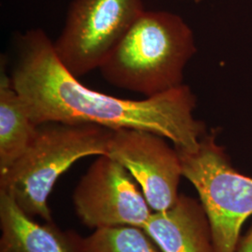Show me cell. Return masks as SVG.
<instances>
[{"instance_id": "6da1fadb", "label": "cell", "mask_w": 252, "mask_h": 252, "mask_svg": "<svg viewBox=\"0 0 252 252\" xmlns=\"http://www.w3.org/2000/svg\"><path fill=\"white\" fill-rule=\"evenodd\" d=\"M9 74L36 126L57 122L143 130L162 135L180 152L195 151L207 134L205 123L194 117L197 100L188 85L142 100L92 90L64 68L40 28L19 35Z\"/></svg>"}, {"instance_id": "7a4b0ae2", "label": "cell", "mask_w": 252, "mask_h": 252, "mask_svg": "<svg viewBox=\"0 0 252 252\" xmlns=\"http://www.w3.org/2000/svg\"><path fill=\"white\" fill-rule=\"evenodd\" d=\"M196 52L193 32L180 16L144 10L99 71L116 88L153 97L183 84L184 69Z\"/></svg>"}, {"instance_id": "3957f363", "label": "cell", "mask_w": 252, "mask_h": 252, "mask_svg": "<svg viewBox=\"0 0 252 252\" xmlns=\"http://www.w3.org/2000/svg\"><path fill=\"white\" fill-rule=\"evenodd\" d=\"M113 132L96 125H39L27 151L0 175V190L28 216L53 221L49 198L57 180L82 158L107 155Z\"/></svg>"}, {"instance_id": "277c9868", "label": "cell", "mask_w": 252, "mask_h": 252, "mask_svg": "<svg viewBox=\"0 0 252 252\" xmlns=\"http://www.w3.org/2000/svg\"><path fill=\"white\" fill-rule=\"evenodd\" d=\"M182 174L198 193L216 252H237L240 233L252 216V178L232 165L216 132L204 135L193 152H180Z\"/></svg>"}, {"instance_id": "5b68a950", "label": "cell", "mask_w": 252, "mask_h": 252, "mask_svg": "<svg viewBox=\"0 0 252 252\" xmlns=\"http://www.w3.org/2000/svg\"><path fill=\"white\" fill-rule=\"evenodd\" d=\"M144 10L142 0H73L54 52L80 79L99 69Z\"/></svg>"}, {"instance_id": "8992f818", "label": "cell", "mask_w": 252, "mask_h": 252, "mask_svg": "<svg viewBox=\"0 0 252 252\" xmlns=\"http://www.w3.org/2000/svg\"><path fill=\"white\" fill-rule=\"evenodd\" d=\"M76 215L97 230L117 226L144 228L153 213L135 179L108 155L97 156L73 191Z\"/></svg>"}, {"instance_id": "52a82bcc", "label": "cell", "mask_w": 252, "mask_h": 252, "mask_svg": "<svg viewBox=\"0 0 252 252\" xmlns=\"http://www.w3.org/2000/svg\"><path fill=\"white\" fill-rule=\"evenodd\" d=\"M165 139L143 130L119 129L113 132L107 154L132 175L153 212L177 202L183 177L180 154Z\"/></svg>"}, {"instance_id": "ba28073f", "label": "cell", "mask_w": 252, "mask_h": 252, "mask_svg": "<svg viewBox=\"0 0 252 252\" xmlns=\"http://www.w3.org/2000/svg\"><path fill=\"white\" fill-rule=\"evenodd\" d=\"M34 219L0 190V252H85L81 234Z\"/></svg>"}, {"instance_id": "9c48e42d", "label": "cell", "mask_w": 252, "mask_h": 252, "mask_svg": "<svg viewBox=\"0 0 252 252\" xmlns=\"http://www.w3.org/2000/svg\"><path fill=\"white\" fill-rule=\"evenodd\" d=\"M162 252H216L200 200L180 193L166 210L153 212L143 228Z\"/></svg>"}, {"instance_id": "30bf717a", "label": "cell", "mask_w": 252, "mask_h": 252, "mask_svg": "<svg viewBox=\"0 0 252 252\" xmlns=\"http://www.w3.org/2000/svg\"><path fill=\"white\" fill-rule=\"evenodd\" d=\"M37 126L13 87L7 63L0 73V175L6 173L25 153L36 135Z\"/></svg>"}, {"instance_id": "8fae6325", "label": "cell", "mask_w": 252, "mask_h": 252, "mask_svg": "<svg viewBox=\"0 0 252 252\" xmlns=\"http://www.w3.org/2000/svg\"><path fill=\"white\" fill-rule=\"evenodd\" d=\"M85 252H162L144 229L117 226L94 230L84 238Z\"/></svg>"}, {"instance_id": "7c38bea8", "label": "cell", "mask_w": 252, "mask_h": 252, "mask_svg": "<svg viewBox=\"0 0 252 252\" xmlns=\"http://www.w3.org/2000/svg\"><path fill=\"white\" fill-rule=\"evenodd\" d=\"M237 252H252V223L243 237L240 238Z\"/></svg>"}, {"instance_id": "4fadbf2b", "label": "cell", "mask_w": 252, "mask_h": 252, "mask_svg": "<svg viewBox=\"0 0 252 252\" xmlns=\"http://www.w3.org/2000/svg\"><path fill=\"white\" fill-rule=\"evenodd\" d=\"M192 1H194L195 3H199V2H201L202 0H192Z\"/></svg>"}]
</instances>
